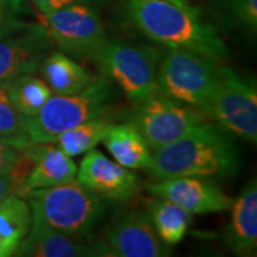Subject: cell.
Here are the masks:
<instances>
[{"mask_svg":"<svg viewBox=\"0 0 257 257\" xmlns=\"http://www.w3.org/2000/svg\"><path fill=\"white\" fill-rule=\"evenodd\" d=\"M136 106L138 111L133 124L152 150H159L175 142L203 121L202 111L193 110L160 93Z\"/></svg>","mask_w":257,"mask_h":257,"instance_id":"cell-9","label":"cell"},{"mask_svg":"<svg viewBox=\"0 0 257 257\" xmlns=\"http://www.w3.org/2000/svg\"><path fill=\"white\" fill-rule=\"evenodd\" d=\"M52 39L40 23H26L0 39V86L20 74H33L49 55Z\"/></svg>","mask_w":257,"mask_h":257,"instance_id":"cell-11","label":"cell"},{"mask_svg":"<svg viewBox=\"0 0 257 257\" xmlns=\"http://www.w3.org/2000/svg\"><path fill=\"white\" fill-rule=\"evenodd\" d=\"M111 87L106 79H96L84 90L73 94H52L33 117H25L23 146L52 143L59 135L109 110Z\"/></svg>","mask_w":257,"mask_h":257,"instance_id":"cell-4","label":"cell"},{"mask_svg":"<svg viewBox=\"0 0 257 257\" xmlns=\"http://www.w3.org/2000/svg\"><path fill=\"white\" fill-rule=\"evenodd\" d=\"M23 123L25 117L13 107L6 86H0V140L16 149L23 146Z\"/></svg>","mask_w":257,"mask_h":257,"instance_id":"cell-23","label":"cell"},{"mask_svg":"<svg viewBox=\"0 0 257 257\" xmlns=\"http://www.w3.org/2000/svg\"><path fill=\"white\" fill-rule=\"evenodd\" d=\"M202 113L226 132L247 142L257 140V92L229 66H219V79Z\"/></svg>","mask_w":257,"mask_h":257,"instance_id":"cell-7","label":"cell"},{"mask_svg":"<svg viewBox=\"0 0 257 257\" xmlns=\"http://www.w3.org/2000/svg\"><path fill=\"white\" fill-rule=\"evenodd\" d=\"M239 169L236 146L219 128L199 123L182 138L153 153L152 175L157 179L177 176H233Z\"/></svg>","mask_w":257,"mask_h":257,"instance_id":"cell-2","label":"cell"},{"mask_svg":"<svg viewBox=\"0 0 257 257\" xmlns=\"http://www.w3.org/2000/svg\"><path fill=\"white\" fill-rule=\"evenodd\" d=\"M219 66L189 49H170L159 66V93L203 111L219 79Z\"/></svg>","mask_w":257,"mask_h":257,"instance_id":"cell-5","label":"cell"},{"mask_svg":"<svg viewBox=\"0 0 257 257\" xmlns=\"http://www.w3.org/2000/svg\"><path fill=\"white\" fill-rule=\"evenodd\" d=\"M157 56L152 47L106 40L92 59L106 77L119 84L128 99L139 104L159 94Z\"/></svg>","mask_w":257,"mask_h":257,"instance_id":"cell-6","label":"cell"},{"mask_svg":"<svg viewBox=\"0 0 257 257\" xmlns=\"http://www.w3.org/2000/svg\"><path fill=\"white\" fill-rule=\"evenodd\" d=\"M19 150L10 143L0 140V173H6L13 167L18 159Z\"/></svg>","mask_w":257,"mask_h":257,"instance_id":"cell-26","label":"cell"},{"mask_svg":"<svg viewBox=\"0 0 257 257\" xmlns=\"http://www.w3.org/2000/svg\"><path fill=\"white\" fill-rule=\"evenodd\" d=\"M76 179L94 194L110 200H127L138 189V176L124 166L104 156L96 147L86 152Z\"/></svg>","mask_w":257,"mask_h":257,"instance_id":"cell-13","label":"cell"},{"mask_svg":"<svg viewBox=\"0 0 257 257\" xmlns=\"http://www.w3.org/2000/svg\"><path fill=\"white\" fill-rule=\"evenodd\" d=\"M25 147L30 155L32 165L23 184V199L32 190L46 189L76 179L77 166L73 157L67 156L53 143H29Z\"/></svg>","mask_w":257,"mask_h":257,"instance_id":"cell-14","label":"cell"},{"mask_svg":"<svg viewBox=\"0 0 257 257\" xmlns=\"http://www.w3.org/2000/svg\"><path fill=\"white\" fill-rule=\"evenodd\" d=\"M101 142L114 162L130 170L150 169L153 165L152 149L133 123L111 124Z\"/></svg>","mask_w":257,"mask_h":257,"instance_id":"cell-17","label":"cell"},{"mask_svg":"<svg viewBox=\"0 0 257 257\" xmlns=\"http://www.w3.org/2000/svg\"><path fill=\"white\" fill-rule=\"evenodd\" d=\"M132 23L149 39L170 49H189L221 63L229 50L219 32L187 0H130Z\"/></svg>","mask_w":257,"mask_h":257,"instance_id":"cell-1","label":"cell"},{"mask_svg":"<svg viewBox=\"0 0 257 257\" xmlns=\"http://www.w3.org/2000/svg\"><path fill=\"white\" fill-rule=\"evenodd\" d=\"M13 254L29 257L90 256L92 247L73 237L32 220L30 229Z\"/></svg>","mask_w":257,"mask_h":257,"instance_id":"cell-15","label":"cell"},{"mask_svg":"<svg viewBox=\"0 0 257 257\" xmlns=\"http://www.w3.org/2000/svg\"><path fill=\"white\" fill-rule=\"evenodd\" d=\"M231 221L226 241L241 256L251 254L257 246V184L250 180L231 204Z\"/></svg>","mask_w":257,"mask_h":257,"instance_id":"cell-16","label":"cell"},{"mask_svg":"<svg viewBox=\"0 0 257 257\" xmlns=\"http://www.w3.org/2000/svg\"><path fill=\"white\" fill-rule=\"evenodd\" d=\"M23 10L25 0H0V39L26 25L20 20Z\"/></svg>","mask_w":257,"mask_h":257,"instance_id":"cell-24","label":"cell"},{"mask_svg":"<svg viewBox=\"0 0 257 257\" xmlns=\"http://www.w3.org/2000/svg\"><path fill=\"white\" fill-rule=\"evenodd\" d=\"M37 18L52 42L70 55L92 59L107 40L97 10L86 3L39 12Z\"/></svg>","mask_w":257,"mask_h":257,"instance_id":"cell-8","label":"cell"},{"mask_svg":"<svg viewBox=\"0 0 257 257\" xmlns=\"http://www.w3.org/2000/svg\"><path fill=\"white\" fill-rule=\"evenodd\" d=\"M13 107L23 117H33L52 96V90L43 79L33 74H20L6 84Z\"/></svg>","mask_w":257,"mask_h":257,"instance_id":"cell-21","label":"cell"},{"mask_svg":"<svg viewBox=\"0 0 257 257\" xmlns=\"http://www.w3.org/2000/svg\"><path fill=\"white\" fill-rule=\"evenodd\" d=\"M10 194H13V180L9 170L6 173H0V203Z\"/></svg>","mask_w":257,"mask_h":257,"instance_id":"cell-28","label":"cell"},{"mask_svg":"<svg viewBox=\"0 0 257 257\" xmlns=\"http://www.w3.org/2000/svg\"><path fill=\"white\" fill-rule=\"evenodd\" d=\"M30 224L32 211L23 197L10 194L0 203V241L12 254L28 234Z\"/></svg>","mask_w":257,"mask_h":257,"instance_id":"cell-20","label":"cell"},{"mask_svg":"<svg viewBox=\"0 0 257 257\" xmlns=\"http://www.w3.org/2000/svg\"><path fill=\"white\" fill-rule=\"evenodd\" d=\"M193 214L175 203L157 197L150 202V223L166 246L180 243L190 227Z\"/></svg>","mask_w":257,"mask_h":257,"instance_id":"cell-19","label":"cell"},{"mask_svg":"<svg viewBox=\"0 0 257 257\" xmlns=\"http://www.w3.org/2000/svg\"><path fill=\"white\" fill-rule=\"evenodd\" d=\"M156 197L175 203L190 214H207L229 210L233 199L221 190L219 184L200 176H177L159 179L147 186Z\"/></svg>","mask_w":257,"mask_h":257,"instance_id":"cell-12","label":"cell"},{"mask_svg":"<svg viewBox=\"0 0 257 257\" xmlns=\"http://www.w3.org/2000/svg\"><path fill=\"white\" fill-rule=\"evenodd\" d=\"M37 72L55 94H73L89 87L94 77L84 66L62 52L47 55Z\"/></svg>","mask_w":257,"mask_h":257,"instance_id":"cell-18","label":"cell"},{"mask_svg":"<svg viewBox=\"0 0 257 257\" xmlns=\"http://www.w3.org/2000/svg\"><path fill=\"white\" fill-rule=\"evenodd\" d=\"M29 2L35 5L37 12H53L77 3H87L90 0H29Z\"/></svg>","mask_w":257,"mask_h":257,"instance_id":"cell-27","label":"cell"},{"mask_svg":"<svg viewBox=\"0 0 257 257\" xmlns=\"http://www.w3.org/2000/svg\"><path fill=\"white\" fill-rule=\"evenodd\" d=\"M32 220L50 229L82 239L100 219L104 203L76 179L46 189H37L25 197Z\"/></svg>","mask_w":257,"mask_h":257,"instance_id":"cell-3","label":"cell"},{"mask_svg":"<svg viewBox=\"0 0 257 257\" xmlns=\"http://www.w3.org/2000/svg\"><path fill=\"white\" fill-rule=\"evenodd\" d=\"M12 256V253H10V250L2 241H0V257H8Z\"/></svg>","mask_w":257,"mask_h":257,"instance_id":"cell-29","label":"cell"},{"mask_svg":"<svg viewBox=\"0 0 257 257\" xmlns=\"http://www.w3.org/2000/svg\"><path fill=\"white\" fill-rule=\"evenodd\" d=\"M111 124L113 123L110 120L104 119L103 116L87 120L79 126H74L63 132L52 143L64 152L67 156H80L100 143Z\"/></svg>","mask_w":257,"mask_h":257,"instance_id":"cell-22","label":"cell"},{"mask_svg":"<svg viewBox=\"0 0 257 257\" xmlns=\"http://www.w3.org/2000/svg\"><path fill=\"white\" fill-rule=\"evenodd\" d=\"M92 254L114 257H162L167 247L157 237L150 219L142 211H130L111 224Z\"/></svg>","mask_w":257,"mask_h":257,"instance_id":"cell-10","label":"cell"},{"mask_svg":"<svg viewBox=\"0 0 257 257\" xmlns=\"http://www.w3.org/2000/svg\"><path fill=\"white\" fill-rule=\"evenodd\" d=\"M231 10L241 23L256 30L257 0H231Z\"/></svg>","mask_w":257,"mask_h":257,"instance_id":"cell-25","label":"cell"}]
</instances>
